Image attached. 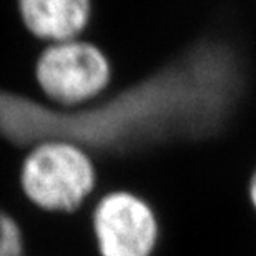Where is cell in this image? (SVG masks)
<instances>
[{
    "label": "cell",
    "mask_w": 256,
    "mask_h": 256,
    "mask_svg": "<svg viewBox=\"0 0 256 256\" xmlns=\"http://www.w3.org/2000/svg\"><path fill=\"white\" fill-rule=\"evenodd\" d=\"M96 165L78 143L48 138L27 153L20 170L24 194L44 212L74 214L96 190Z\"/></svg>",
    "instance_id": "obj_1"
},
{
    "label": "cell",
    "mask_w": 256,
    "mask_h": 256,
    "mask_svg": "<svg viewBox=\"0 0 256 256\" xmlns=\"http://www.w3.org/2000/svg\"><path fill=\"white\" fill-rule=\"evenodd\" d=\"M35 78L58 108H78L105 95L112 64L98 45L80 37L48 44L35 65Z\"/></svg>",
    "instance_id": "obj_2"
},
{
    "label": "cell",
    "mask_w": 256,
    "mask_h": 256,
    "mask_svg": "<svg viewBox=\"0 0 256 256\" xmlns=\"http://www.w3.org/2000/svg\"><path fill=\"white\" fill-rule=\"evenodd\" d=\"M92 226L100 256H152L158 240L153 210L130 192H110L98 198Z\"/></svg>",
    "instance_id": "obj_3"
},
{
    "label": "cell",
    "mask_w": 256,
    "mask_h": 256,
    "mask_svg": "<svg viewBox=\"0 0 256 256\" xmlns=\"http://www.w3.org/2000/svg\"><path fill=\"white\" fill-rule=\"evenodd\" d=\"M18 14L32 35L48 44L84 37L94 0H18Z\"/></svg>",
    "instance_id": "obj_4"
},
{
    "label": "cell",
    "mask_w": 256,
    "mask_h": 256,
    "mask_svg": "<svg viewBox=\"0 0 256 256\" xmlns=\"http://www.w3.org/2000/svg\"><path fill=\"white\" fill-rule=\"evenodd\" d=\"M24 254V236L18 223L0 212V256H22Z\"/></svg>",
    "instance_id": "obj_5"
},
{
    "label": "cell",
    "mask_w": 256,
    "mask_h": 256,
    "mask_svg": "<svg viewBox=\"0 0 256 256\" xmlns=\"http://www.w3.org/2000/svg\"><path fill=\"white\" fill-rule=\"evenodd\" d=\"M250 198H252L253 206L256 208V172L252 178V183H250Z\"/></svg>",
    "instance_id": "obj_6"
}]
</instances>
